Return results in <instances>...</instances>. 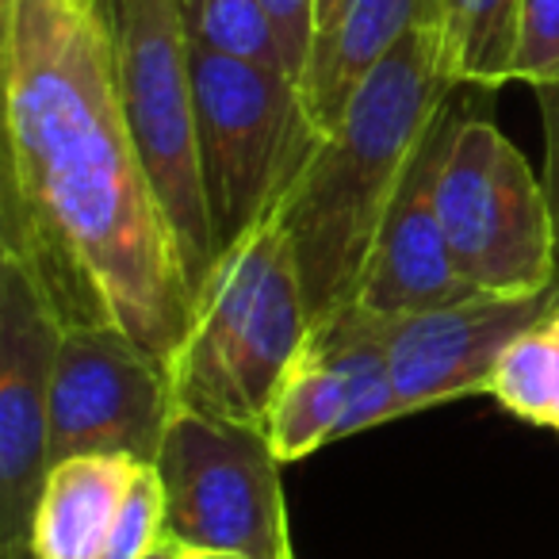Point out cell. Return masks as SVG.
Segmentation results:
<instances>
[{"mask_svg":"<svg viewBox=\"0 0 559 559\" xmlns=\"http://www.w3.org/2000/svg\"><path fill=\"white\" fill-rule=\"evenodd\" d=\"M154 467L173 544L238 559H296L280 456L264 429L173 406Z\"/></svg>","mask_w":559,"mask_h":559,"instance_id":"6","label":"cell"},{"mask_svg":"<svg viewBox=\"0 0 559 559\" xmlns=\"http://www.w3.org/2000/svg\"><path fill=\"white\" fill-rule=\"evenodd\" d=\"M345 414H349L345 372L319 345L307 342L304 357L296 360V368L272 399L264 433H269L280 464H292V460H304L326 444L342 441Z\"/></svg>","mask_w":559,"mask_h":559,"instance_id":"14","label":"cell"},{"mask_svg":"<svg viewBox=\"0 0 559 559\" xmlns=\"http://www.w3.org/2000/svg\"><path fill=\"white\" fill-rule=\"evenodd\" d=\"M66 322L35 269L0 246V556L32 551L50 472V391Z\"/></svg>","mask_w":559,"mask_h":559,"instance_id":"8","label":"cell"},{"mask_svg":"<svg viewBox=\"0 0 559 559\" xmlns=\"http://www.w3.org/2000/svg\"><path fill=\"white\" fill-rule=\"evenodd\" d=\"M180 9H185L188 39L195 47L238 58V62L264 66V70L288 73L261 0H180Z\"/></svg>","mask_w":559,"mask_h":559,"instance_id":"17","label":"cell"},{"mask_svg":"<svg viewBox=\"0 0 559 559\" xmlns=\"http://www.w3.org/2000/svg\"><path fill=\"white\" fill-rule=\"evenodd\" d=\"M195 142L218 257L264 223L322 139L288 73L195 47Z\"/></svg>","mask_w":559,"mask_h":559,"instance_id":"5","label":"cell"},{"mask_svg":"<svg viewBox=\"0 0 559 559\" xmlns=\"http://www.w3.org/2000/svg\"><path fill=\"white\" fill-rule=\"evenodd\" d=\"M261 9L276 32L284 70L304 93L307 66H311L314 43H319V0H261Z\"/></svg>","mask_w":559,"mask_h":559,"instance_id":"20","label":"cell"},{"mask_svg":"<svg viewBox=\"0 0 559 559\" xmlns=\"http://www.w3.org/2000/svg\"><path fill=\"white\" fill-rule=\"evenodd\" d=\"M342 4H345V0H319V35L326 32L330 20H334L337 12H342Z\"/></svg>","mask_w":559,"mask_h":559,"instance_id":"22","label":"cell"},{"mask_svg":"<svg viewBox=\"0 0 559 559\" xmlns=\"http://www.w3.org/2000/svg\"><path fill=\"white\" fill-rule=\"evenodd\" d=\"M177 559H223V556H215V551H200V548H180L177 544Z\"/></svg>","mask_w":559,"mask_h":559,"instance_id":"24","label":"cell"},{"mask_svg":"<svg viewBox=\"0 0 559 559\" xmlns=\"http://www.w3.org/2000/svg\"><path fill=\"white\" fill-rule=\"evenodd\" d=\"M460 280L487 296L556 288V230L544 180L490 119H460L437 185Z\"/></svg>","mask_w":559,"mask_h":559,"instance_id":"7","label":"cell"},{"mask_svg":"<svg viewBox=\"0 0 559 559\" xmlns=\"http://www.w3.org/2000/svg\"><path fill=\"white\" fill-rule=\"evenodd\" d=\"M544 119V195H548L551 230H556V284H559V81L536 88Z\"/></svg>","mask_w":559,"mask_h":559,"instance_id":"21","label":"cell"},{"mask_svg":"<svg viewBox=\"0 0 559 559\" xmlns=\"http://www.w3.org/2000/svg\"><path fill=\"white\" fill-rule=\"evenodd\" d=\"M146 559H177V544H173L169 540V536H165V540L162 544H157V548L154 551H150V556Z\"/></svg>","mask_w":559,"mask_h":559,"instance_id":"23","label":"cell"},{"mask_svg":"<svg viewBox=\"0 0 559 559\" xmlns=\"http://www.w3.org/2000/svg\"><path fill=\"white\" fill-rule=\"evenodd\" d=\"M4 218L66 326L111 322L165 368L195 319L177 234L123 116L96 0H4Z\"/></svg>","mask_w":559,"mask_h":559,"instance_id":"1","label":"cell"},{"mask_svg":"<svg viewBox=\"0 0 559 559\" xmlns=\"http://www.w3.org/2000/svg\"><path fill=\"white\" fill-rule=\"evenodd\" d=\"M142 460L73 456L47 472L32 521L35 559H104L116 513Z\"/></svg>","mask_w":559,"mask_h":559,"instance_id":"13","label":"cell"},{"mask_svg":"<svg viewBox=\"0 0 559 559\" xmlns=\"http://www.w3.org/2000/svg\"><path fill=\"white\" fill-rule=\"evenodd\" d=\"M452 88L441 24L414 27L368 73L276 203L314 330L357 299L383 215Z\"/></svg>","mask_w":559,"mask_h":559,"instance_id":"2","label":"cell"},{"mask_svg":"<svg viewBox=\"0 0 559 559\" xmlns=\"http://www.w3.org/2000/svg\"><path fill=\"white\" fill-rule=\"evenodd\" d=\"M559 307V284L536 296H472L388 322V365L403 414L487 395L513 337Z\"/></svg>","mask_w":559,"mask_h":559,"instance_id":"10","label":"cell"},{"mask_svg":"<svg viewBox=\"0 0 559 559\" xmlns=\"http://www.w3.org/2000/svg\"><path fill=\"white\" fill-rule=\"evenodd\" d=\"M421 24H441V0H345L314 43L304 78V104L314 131H334L368 73Z\"/></svg>","mask_w":559,"mask_h":559,"instance_id":"12","label":"cell"},{"mask_svg":"<svg viewBox=\"0 0 559 559\" xmlns=\"http://www.w3.org/2000/svg\"><path fill=\"white\" fill-rule=\"evenodd\" d=\"M460 119L464 116H456L452 104H444L421 139L418 154L406 165L403 185L380 223L372 257H368L357 299H353L360 311L376 319H399V314L429 311V307L472 296L449 257L441 207H437L441 165L456 139Z\"/></svg>","mask_w":559,"mask_h":559,"instance_id":"11","label":"cell"},{"mask_svg":"<svg viewBox=\"0 0 559 559\" xmlns=\"http://www.w3.org/2000/svg\"><path fill=\"white\" fill-rule=\"evenodd\" d=\"M173 406V376L154 353L111 322H73L50 391V467L73 456L154 464Z\"/></svg>","mask_w":559,"mask_h":559,"instance_id":"9","label":"cell"},{"mask_svg":"<svg viewBox=\"0 0 559 559\" xmlns=\"http://www.w3.org/2000/svg\"><path fill=\"white\" fill-rule=\"evenodd\" d=\"M311 311L276 211L218 257L185 345L173 357L177 406L264 429L280 383L311 342Z\"/></svg>","mask_w":559,"mask_h":559,"instance_id":"3","label":"cell"},{"mask_svg":"<svg viewBox=\"0 0 559 559\" xmlns=\"http://www.w3.org/2000/svg\"><path fill=\"white\" fill-rule=\"evenodd\" d=\"M487 395L518 418L559 433V307L513 337L490 376Z\"/></svg>","mask_w":559,"mask_h":559,"instance_id":"16","label":"cell"},{"mask_svg":"<svg viewBox=\"0 0 559 559\" xmlns=\"http://www.w3.org/2000/svg\"><path fill=\"white\" fill-rule=\"evenodd\" d=\"M16 559H35V556H32V551H24V556H16Z\"/></svg>","mask_w":559,"mask_h":559,"instance_id":"25","label":"cell"},{"mask_svg":"<svg viewBox=\"0 0 559 559\" xmlns=\"http://www.w3.org/2000/svg\"><path fill=\"white\" fill-rule=\"evenodd\" d=\"M510 81H528L533 88L559 81V0H518Z\"/></svg>","mask_w":559,"mask_h":559,"instance_id":"19","label":"cell"},{"mask_svg":"<svg viewBox=\"0 0 559 559\" xmlns=\"http://www.w3.org/2000/svg\"><path fill=\"white\" fill-rule=\"evenodd\" d=\"M165 540V487L154 464H142L134 472L123 506L116 513V525L108 536L104 559H146Z\"/></svg>","mask_w":559,"mask_h":559,"instance_id":"18","label":"cell"},{"mask_svg":"<svg viewBox=\"0 0 559 559\" xmlns=\"http://www.w3.org/2000/svg\"><path fill=\"white\" fill-rule=\"evenodd\" d=\"M108 24L116 85L134 150L177 234L188 284L207 288L218 264L195 142L192 55L180 0H96Z\"/></svg>","mask_w":559,"mask_h":559,"instance_id":"4","label":"cell"},{"mask_svg":"<svg viewBox=\"0 0 559 559\" xmlns=\"http://www.w3.org/2000/svg\"><path fill=\"white\" fill-rule=\"evenodd\" d=\"M518 0H441L444 70L456 85L510 81Z\"/></svg>","mask_w":559,"mask_h":559,"instance_id":"15","label":"cell"}]
</instances>
